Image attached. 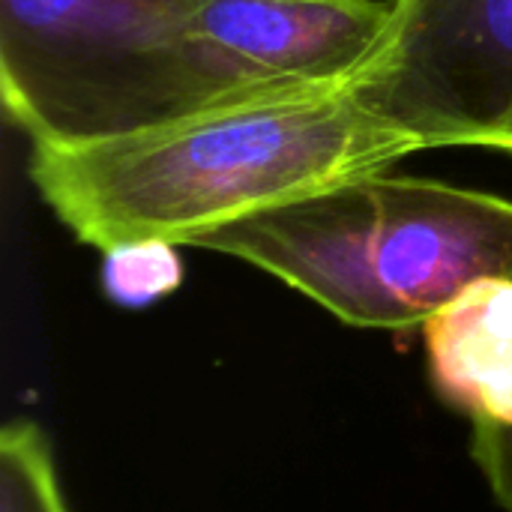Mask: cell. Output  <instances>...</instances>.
Here are the masks:
<instances>
[{"mask_svg":"<svg viewBox=\"0 0 512 512\" xmlns=\"http://www.w3.org/2000/svg\"><path fill=\"white\" fill-rule=\"evenodd\" d=\"M423 144L381 120L360 84L234 96L117 135L30 144V183L84 243L198 237L384 171Z\"/></svg>","mask_w":512,"mask_h":512,"instance_id":"obj_1","label":"cell"},{"mask_svg":"<svg viewBox=\"0 0 512 512\" xmlns=\"http://www.w3.org/2000/svg\"><path fill=\"white\" fill-rule=\"evenodd\" d=\"M246 261L348 327L411 330L486 276H512V201L372 171L192 243Z\"/></svg>","mask_w":512,"mask_h":512,"instance_id":"obj_2","label":"cell"},{"mask_svg":"<svg viewBox=\"0 0 512 512\" xmlns=\"http://www.w3.org/2000/svg\"><path fill=\"white\" fill-rule=\"evenodd\" d=\"M471 459L498 507L512 512V426L474 423Z\"/></svg>","mask_w":512,"mask_h":512,"instance_id":"obj_9","label":"cell"},{"mask_svg":"<svg viewBox=\"0 0 512 512\" xmlns=\"http://www.w3.org/2000/svg\"><path fill=\"white\" fill-rule=\"evenodd\" d=\"M429 384L474 423L512 426V276H486L423 324Z\"/></svg>","mask_w":512,"mask_h":512,"instance_id":"obj_6","label":"cell"},{"mask_svg":"<svg viewBox=\"0 0 512 512\" xmlns=\"http://www.w3.org/2000/svg\"><path fill=\"white\" fill-rule=\"evenodd\" d=\"M180 246L165 240L123 243L102 252V291L120 309H147L183 282Z\"/></svg>","mask_w":512,"mask_h":512,"instance_id":"obj_8","label":"cell"},{"mask_svg":"<svg viewBox=\"0 0 512 512\" xmlns=\"http://www.w3.org/2000/svg\"><path fill=\"white\" fill-rule=\"evenodd\" d=\"M0 93L30 144L105 138L210 105L186 0H0Z\"/></svg>","mask_w":512,"mask_h":512,"instance_id":"obj_3","label":"cell"},{"mask_svg":"<svg viewBox=\"0 0 512 512\" xmlns=\"http://www.w3.org/2000/svg\"><path fill=\"white\" fill-rule=\"evenodd\" d=\"M0 512H72L51 441L33 420H9L0 432Z\"/></svg>","mask_w":512,"mask_h":512,"instance_id":"obj_7","label":"cell"},{"mask_svg":"<svg viewBox=\"0 0 512 512\" xmlns=\"http://www.w3.org/2000/svg\"><path fill=\"white\" fill-rule=\"evenodd\" d=\"M186 36L210 105L363 84L393 42V0H186Z\"/></svg>","mask_w":512,"mask_h":512,"instance_id":"obj_5","label":"cell"},{"mask_svg":"<svg viewBox=\"0 0 512 512\" xmlns=\"http://www.w3.org/2000/svg\"><path fill=\"white\" fill-rule=\"evenodd\" d=\"M360 96L423 150L512 156V0H393V42Z\"/></svg>","mask_w":512,"mask_h":512,"instance_id":"obj_4","label":"cell"}]
</instances>
